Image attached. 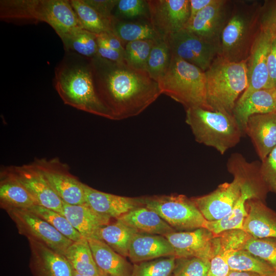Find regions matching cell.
<instances>
[{"instance_id":"45","label":"cell","mask_w":276,"mask_h":276,"mask_svg":"<svg viewBox=\"0 0 276 276\" xmlns=\"http://www.w3.org/2000/svg\"><path fill=\"white\" fill-rule=\"evenodd\" d=\"M260 24L276 33V0L265 1L262 3Z\"/></svg>"},{"instance_id":"29","label":"cell","mask_w":276,"mask_h":276,"mask_svg":"<svg viewBox=\"0 0 276 276\" xmlns=\"http://www.w3.org/2000/svg\"><path fill=\"white\" fill-rule=\"evenodd\" d=\"M261 200L258 193L247 185L241 187V195L232 209L225 216L217 221H207L205 228L215 236L222 232L243 228V225L247 215L246 201L250 199Z\"/></svg>"},{"instance_id":"50","label":"cell","mask_w":276,"mask_h":276,"mask_svg":"<svg viewBox=\"0 0 276 276\" xmlns=\"http://www.w3.org/2000/svg\"><path fill=\"white\" fill-rule=\"evenodd\" d=\"M97 37L107 46L125 55V47L122 41L113 32L98 34Z\"/></svg>"},{"instance_id":"38","label":"cell","mask_w":276,"mask_h":276,"mask_svg":"<svg viewBox=\"0 0 276 276\" xmlns=\"http://www.w3.org/2000/svg\"><path fill=\"white\" fill-rule=\"evenodd\" d=\"M176 260L171 256L134 263L131 276H172Z\"/></svg>"},{"instance_id":"19","label":"cell","mask_w":276,"mask_h":276,"mask_svg":"<svg viewBox=\"0 0 276 276\" xmlns=\"http://www.w3.org/2000/svg\"><path fill=\"white\" fill-rule=\"evenodd\" d=\"M85 203L98 214L117 219L142 205L140 198L105 193L83 183Z\"/></svg>"},{"instance_id":"5","label":"cell","mask_w":276,"mask_h":276,"mask_svg":"<svg viewBox=\"0 0 276 276\" xmlns=\"http://www.w3.org/2000/svg\"><path fill=\"white\" fill-rule=\"evenodd\" d=\"M205 75L206 102L211 110L233 114L237 100L248 86L247 60L232 62L219 55Z\"/></svg>"},{"instance_id":"44","label":"cell","mask_w":276,"mask_h":276,"mask_svg":"<svg viewBox=\"0 0 276 276\" xmlns=\"http://www.w3.org/2000/svg\"><path fill=\"white\" fill-rule=\"evenodd\" d=\"M118 13L127 17L146 15L148 11L147 1L118 0L116 7Z\"/></svg>"},{"instance_id":"41","label":"cell","mask_w":276,"mask_h":276,"mask_svg":"<svg viewBox=\"0 0 276 276\" xmlns=\"http://www.w3.org/2000/svg\"><path fill=\"white\" fill-rule=\"evenodd\" d=\"M243 249L262 260L276 271V239L257 238L251 236Z\"/></svg>"},{"instance_id":"8","label":"cell","mask_w":276,"mask_h":276,"mask_svg":"<svg viewBox=\"0 0 276 276\" xmlns=\"http://www.w3.org/2000/svg\"><path fill=\"white\" fill-rule=\"evenodd\" d=\"M140 200L175 231H188L205 227L207 220L192 199L184 195L145 197Z\"/></svg>"},{"instance_id":"52","label":"cell","mask_w":276,"mask_h":276,"mask_svg":"<svg viewBox=\"0 0 276 276\" xmlns=\"http://www.w3.org/2000/svg\"><path fill=\"white\" fill-rule=\"evenodd\" d=\"M227 276H266L257 273L231 270Z\"/></svg>"},{"instance_id":"51","label":"cell","mask_w":276,"mask_h":276,"mask_svg":"<svg viewBox=\"0 0 276 276\" xmlns=\"http://www.w3.org/2000/svg\"><path fill=\"white\" fill-rule=\"evenodd\" d=\"M189 1L190 17L188 21L193 18L203 9L212 4L214 0H189Z\"/></svg>"},{"instance_id":"2","label":"cell","mask_w":276,"mask_h":276,"mask_svg":"<svg viewBox=\"0 0 276 276\" xmlns=\"http://www.w3.org/2000/svg\"><path fill=\"white\" fill-rule=\"evenodd\" d=\"M54 85L65 104L113 120L96 89L90 58L65 52L63 58L55 67Z\"/></svg>"},{"instance_id":"49","label":"cell","mask_w":276,"mask_h":276,"mask_svg":"<svg viewBox=\"0 0 276 276\" xmlns=\"http://www.w3.org/2000/svg\"><path fill=\"white\" fill-rule=\"evenodd\" d=\"M97 42L98 50L97 55L111 61L125 62L124 55L123 54L107 46L98 38V37Z\"/></svg>"},{"instance_id":"35","label":"cell","mask_w":276,"mask_h":276,"mask_svg":"<svg viewBox=\"0 0 276 276\" xmlns=\"http://www.w3.org/2000/svg\"><path fill=\"white\" fill-rule=\"evenodd\" d=\"M112 32L123 43L140 40L155 41L163 40L150 24L123 22L117 18L113 25Z\"/></svg>"},{"instance_id":"31","label":"cell","mask_w":276,"mask_h":276,"mask_svg":"<svg viewBox=\"0 0 276 276\" xmlns=\"http://www.w3.org/2000/svg\"><path fill=\"white\" fill-rule=\"evenodd\" d=\"M63 256L73 269L79 274L90 276H107L96 265L86 239L73 242L66 249Z\"/></svg>"},{"instance_id":"20","label":"cell","mask_w":276,"mask_h":276,"mask_svg":"<svg viewBox=\"0 0 276 276\" xmlns=\"http://www.w3.org/2000/svg\"><path fill=\"white\" fill-rule=\"evenodd\" d=\"M245 134L250 138L261 160H264L276 147V112L249 117Z\"/></svg>"},{"instance_id":"16","label":"cell","mask_w":276,"mask_h":276,"mask_svg":"<svg viewBox=\"0 0 276 276\" xmlns=\"http://www.w3.org/2000/svg\"><path fill=\"white\" fill-rule=\"evenodd\" d=\"M241 187L240 180L234 177L232 182L219 185L212 192L191 199L207 221H217L232 210L241 195Z\"/></svg>"},{"instance_id":"7","label":"cell","mask_w":276,"mask_h":276,"mask_svg":"<svg viewBox=\"0 0 276 276\" xmlns=\"http://www.w3.org/2000/svg\"><path fill=\"white\" fill-rule=\"evenodd\" d=\"M162 93L187 109L211 110L206 102L205 72L177 57L171 55L169 66L157 81Z\"/></svg>"},{"instance_id":"46","label":"cell","mask_w":276,"mask_h":276,"mask_svg":"<svg viewBox=\"0 0 276 276\" xmlns=\"http://www.w3.org/2000/svg\"><path fill=\"white\" fill-rule=\"evenodd\" d=\"M231 271L225 254L218 252L210 260L208 276H227Z\"/></svg>"},{"instance_id":"13","label":"cell","mask_w":276,"mask_h":276,"mask_svg":"<svg viewBox=\"0 0 276 276\" xmlns=\"http://www.w3.org/2000/svg\"><path fill=\"white\" fill-rule=\"evenodd\" d=\"M147 3L150 24L163 39L183 29L189 19V0H149Z\"/></svg>"},{"instance_id":"4","label":"cell","mask_w":276,"mask_h":276,"mask_svg":"<svg viewBox=\"0 0 276 276\" xmlns=\"http://www.w3.org/2000/svg\"><path fill=\"white\" fill-rule=\"evenodd\" d=\"M262 3L254 1H233L221 34L220 56L232 62L247 60L260 31Z\"/></svg>"},{"instance_id":"21","label":"cell","mask_w":276,"mask_h":276,"mask_svg":"<svg viewBox=\"0 0 276 276\" xmlns=\"http://www.w3.org/2000/svg\"><path fill=\"white\" fill-rule=\"evenodd\" d=\"M246 206L242 229L255 238L276 239V213L256 198L248 199Z\"/></svg>"},{"instance_id":"53","label":"cell","mask_w":276,"mask_h":276,"mask_svg":"<svg viewBox=\"0 0 276 276\" xmlns=\"http://www.w3.org/2000/svg\"><path fill=\"white\" fill-rule=\"evenodd\" d=\"M73 276H90V275L80 274H79V273H77L76 271H75L73 270Z\"/></svg>"},{"instance_id":"24","label":"cell","mask_w":276,"mask_h":276,"mask_svg":"<svg viewBox=\"0 0 276 276\" xmlns=\"http://www.w3.org/2000/svg\"><path fill=\"white\" fill-rule=\"evenodd\" d=\"M62 215L86 239L94 238L99 229L109 224L111 220L95 212L86 203L71 205L63 202Z\"/></svg>"},{"instance_id":"30","label":"cell","mask_w":276,"mask_h":276,"mask_svg":"<svg viewBox=\"0 0 276 276\" xmlns=\"http://www.w3.org/2000/svg\"><path fill=\"white\" fill-rule=\"evenodd\" d=\"M136 233L133 228L116 219L115 222L100 227L94 238L103 241L117 253L127 257L130 242Z\"/></svg>"},{"instance_id":"40","label":"cell","mask_w":276,"mask_h":276,"mask_svg":"<svg viewBox=\"0 0 276 276\" xmlns=\"http://www.w3.org/2000/svg\"><path fill=\"white\" fill-rule=\"evenodd\" d=\"M251 237L243 229H232L215 235L213 240L214 255L218 252L243 249L247 241Z\"/></svg>"},{"instance_id":"37","label":"cell","mask_w":276,"mask_h":276,"mask_svg":"<svg viewBox=\"0 0 276 276\" xmlns=\"http://www.w3.org/2000/svg\"><path fill=\"white\" fill-rule=\"evenodd\" d=\"M29 209L44 219L71 241L77 242L85 239L73 227L67 219L59 213L37 204Z\"/></svg>"},{"instance_id":"42","label":"cell","mask_w":276,"mask_h":276,"mask_svg":"<svg viewBox=\"0 0 276 276\" xmlns=\"http://www.w3.org/2000/svg\"><path fill=\"white\" fill-rule=\"evenodd\" d=\"M210 261L196 257L176 258L172 276H208Z\"/></svg>"},{"instance_id":"43","label":"cell","mask_w":276,"mask_h":276,"mask_svg":"<svg viewBox=\"0 0 276 276\" xmlns=\"http://www.w3.org/2000/svg\"><path fill=\"white\" fill-rule=\"evenodd\" d=\"M260 172L268 191L276 194V147L261 161Z\"/></svg>"},{"instance_id":"36","label":"cell","mask_w":276,"mask_h":276,"mask_svg":"<svg viewBox=\"0 0 276 276\" xmlns=\"http://www.w3.org/2000/svg\"><path fill=\"white\" fill-rule=\"evenodd\" d=\"M171 53L167 42L162 40L155 42L148 58L146 71L157 81L165 74L170 64Z\"/></svg>"},{"instance_id":"15","label":"cell","mask_w":276,"mask_h":276,"mask_svg":"<svg viewBox=\"0 0 276 276\" xmlns=\"http://www.w3.org/2000/svg\"><path fill=\"white\" fill-rule=\"evenodd\" d=\"M10 167L16 178L37 205L62 215L63 202L53 190L42 173L33 163Z\"/></svg>"},{"instance_id":"3","label":"cell","mask_w":276,"mask_h":276,"mask_svg":"<svg viewBox=\"0 0 276 276\" xmlns=\"http://www.w3.org/2000/svg\"><path fill=\"white\" fill-rule=\"evenodd\" d=\"M0 18L17 24L45 22L60 38L82 28L68 0H1Z\"/></svg>"},{"instance_id":"27","label":"cell","mask_w":276,"mask_h":276,"mask_svg":"<svg viewBox=\"0 0 276 276\" xmlns=\"http://www.w3.org/2000/svg\"><path fill=\"white\" fill-rule=\"evenodd\" d=\"M0 204L2 208L29 209L36 204L30 194L16 178L10 167L0 173Z\"/></svg>"},{"instance_id":"28","label":"cell","mask_w":276,"mask_h":276,"mask_svg":"<svg viewBox=\"0 0 276 276\" xmlns=\"http://www.w3.org/2000/svg\"><path fill=\"white\" fill-rule=\"evenodd\" d=\"M261 162H248L240 153H232L228 158L226 167L228 171L238 179L242 186L252 188L263 200L268 191L260 172Z\"/></svg>"},{"instance_id":"1","label":"cell","mask_w":276,"mask_h":276,"mask_svg":"<svg viewBox=\"0 0 276 276\" xmlns=\"http://www.w3.org/2000/svg\"><path fill=\"white\" fill-rule=\"evenodd\" d=\"M90 62L96 89L113 120L139 115L162 94L158 82L145 70L98 55Z\"/></svg>"},{"instance_id":"32","label":"cell","mask_w":276,"mask_h":276,"mask_svg":"<svg viewBox=\"0 0 276 276\" xmlns=\"http://www.w3.org/2000/svg\"><path fill=\"white\" fill-rule=\"evenodd\" d=\"M82 28L97 35L113 32L112 28L116 17L106 18L98 13L84 0H70Z\"/></svg>"},{"instance_id":"23","label":"cell","mask_w":276,"mask_h":276,"mask_svg":"<svg viewBox=\"0 0 276 276\" xmlns=\"http://www.w3.org/2000/svg\"><path fill=\"white\" fill-rule=\"evenodd\" d=\"M276 112V88L256 90L242 100L237 101L233 115L244 135L247 121L254 114Z\"/></svg>"},{"instance_id":"6","label":"cell","mask_w":276,"mask_h":276,"mask_svg":"<svg viewBox=\"0 0 276 276\" xmlns=\"http://www.w3.org/2000/svg\"><path fill=\"white\" fill-rule=\"evenodd\" d=\"M186 114V122L195 140L221 154L235 147L244 135L233 114L201 107L187 108Z\"/></svg>"},{"instance_id":"47","label":"cell","mask_w":276,"mask_h":276,"mask_svg":"<svg viewBox=\"0 0 276 276\" xmlns=\"http://www.w3.org/2000/svg\"><path fill=\"white\" fill-rule=\"evenodd\" d=\"M271 33L272 35L267 62L268 88H276V33Z\"/></svg>"},{"instance_id":"26","label":"cell","mask_w":276,"mask_h":276,"mask_svg":"<svg viewBox=\"0 0 276 276\" xmlns=\"http://www.w3.org/2000/svg\"><path fill=\"white\" fill-rule=\"evenodd\" d=\"M116 219L140 233L165 236L176 231L158 214L143 204Z\"/></svg>"},{"instance_id":"39","label":"cell","mask_w":276,"mask_h":276,"mask_svg":"<svg viewBox=\"0 0 276 276\" xmlns=\"http://www.w3.org/2000/svg\"><path fill=\"white\" fill-rule=\"evenodd\" d=\"M156 42L140 40L127 42L125 47V62L134 68L146 71L150 53Z\"/></svg>"},{"instance_id":"22","label":"cell","mask_w":276,"mask_h":276,"mask_svg":"<svg viewBox=\"0 0 276 276\" xmlns=\"http://www.w3.org/2000/svg\"><path fill=\"white\" fill-rule=\"evenodd\" d=\"M171 256H175L174 249L165 236L136 233L130 242L128 257L137 263Z\"/></svg>"},{"instance_id":"11","label":"cell","mask_w":276,"mask_h":276,"mask_svg":"<svg viewBox=\"0 0 276 276\" xmlns=\"http://www.w3.org/2000/svg\"><path fill=\"white\" fill-rule=\"evenodd\" d=\"M171 55L198 67L205 72L220 55V47L205 41L185 29L171 34L164 39Z\"/></svg>"},{"instance_id":"17","label":"cell","mask_w":276,"mask_h":276,"mask_svg":"<svg viewBox=\"0 0 276 276\" xmlns=\"http://www.w3.org/2000/svg\"><path fill=\"white\" fill-rule=\"evenodd\" d=\"M214 236L204 227L188 231H175L165 236L172 246L176 258L196 257L208 261L214 256Z\"/></svg>"},{"instance_id":"18","label":"cell","mask_w":276,"mask_h":276,"mask_svg":"<svg viewBox=\"0 0 276 276\" xmlns=\"http://www.w3.org/2000/svg\"><path fill=\"white\" fill-rule=\"evenodd\" d=\"M28 241L30 267L33 276H73V269L63 255L42 243Z\"/></svg>"},{"instance_id":"48","label":"cell","mask_w":276,"mask_h":276,"mask_svg":"<svg viewBox=\"0 0 276 276\" xmlns=\"http://www.w3.org/2000/svg\"><path fill=\"white\" fill-rule=\"evenodd\" d=\"M98 13L109 19H113L115 16L112 11L116 7L118 0H84Z\"/></svg>"},{"instance_id":"34","label":"cell","mask_w":276,"mask_h":276,"mask_svg":"<svg viewBox=\"0 0 276 276\" xmlns=\"http://www.w3.org/2000/svg\"><path fill=\"white\" fill-rule=\"evenodd\" d=\"M224 254L231 270L252 272L263 275L275 271L267 263L245 249L232 250Z\"/></svg>"},{"instance_id":"12","label":"cell","mask_w":276,"mask_h":276,"mask_svg":"<svg viewBox=\"0 0 276 276\" xmlns=\"http://www.w3.org/2000/svg\"><path fill=\"white\" fill-rule=\"evenodd\" d=\"M233 1L214 0L189 21L183 29L220 47L221 34L228 18Z\"/></svg>"},{"instance_id":"14","label":"cell","mask_w":276,"mask_h":276,"mask_svg":"<svg viewBox=\"0 0 276 276\" xmlns=\"http://www.w3.org/2000/svg\"><path fill=\"white\" fill-rule=\"evenodd\" d=\"M272 35L268 28L260 24V31L247 60L248 86L237 101L243 100L256 90L269 88L267 62Z\"/></svg>"},{"instance_id":"10","label":"cell","mask_w":276,"mask_h":276,"mask_svg":"<svg viewBox=\"0 0 276 276\" xmlns=\"http://www.w3.org/2000/svg\"><path fill=\"white\" fill-rule=\"evenodd\" d=\"M33 163L64 203L71 205L85 203L83 183L70 173L66 164L58 157L35 158Z\"/></svg>"},{"instance_id":"9","label":"cell","mask_w":276,"mask_h":276,"mask_svg":"<svg viewBox=\"0 0 276 276\" xmlns=\"http://www.w3.org/2000/svg\"><path fill=\"white\" fill-rule=\"evenodd\" d=\"M5 211L15 223L19 234L28 240L42 243L62 255L73 242L29 209L12 208Z\"/></svg>"},{"instance_id":"25","label":"cell","mask_w":276,"mask_h":276,"mask_svg":"<svg viewBox=\"0 0 276 276\" xmlns=\"http://www.w3.org/2000/svg\"><path fill=\"white\" fill-rule=\"evenodd\" d=\"M98 268L108 276H131L133 265L102 240L87 239Z\"/></svg>"},{"instance_id":"33","label":"cell","mask_w":276,"mask_h":276,"mask_svg":"<svg viewBox=\"0 0 276 276\" xmlns=\"http://www.w3.org/2000/svg\"><path fill=\"white\" fill-rule=\"evenodd\" d=\"M60 39L65 52H73L88 58L97 55V35L81 27L72 30Z\"/></svg>"},{"instance_id":"54","label":"cell","mask_w":276,"mask_h":276,"mask_svg":"<svg viewBox=\"0 0 276 276\" xmlns=\"http://www.w3.org/2000/svg\"><path fill=\"white\" fill-rule=\"evenodd\" d=\"M266 276H276V271H274L272 273H271L270 274H269V275H266Z\"/></svg>"}]
</instances>
